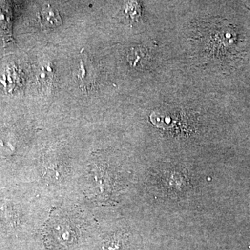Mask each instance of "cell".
I'll list each match as a JSON object with an SVG mask.
<instances>
[{
	"label": "cell",
	"instance_id": "obj_1",
	"mask_svg": "<svg viewBox=\"0 0 250 250\" xmlns=\"http://www.w3.org/2000/svg\"><path fill=\"white\" fill-rule=\"evenodd\" d=\"M85 181V191L99 201H106L117 190L115 174L103 164H93L88 169Z\"/></svg>",
	"mask_w": 250,
	"mask_h": 250
},
{
	"label": "cell",
	"instance_id": "obj_2",
	"mask_svg": "<svg viewBox=\"0 0 250 250\" xmlns=\"http://www.w3.org/2000/svg\"><path fill=\"white\" fill-rule=\"evenodd\" d=\"M49 242L56 248H67L76 242V229L65 219L52 220L48 227Z\"/></svg>",
	"mask_w": 250,
	"mask_h": 250
},
{
	"label": "cell",
	"instance_id": "obj_3",
	"mask_svg": "<svg viewBox=\"0 0 250 250\" xmlns=\"http://www.w3.org/2000/svg\"><path fill=\"white\" fill-rule=\"evenodd\" d=\"M39 22L43 29H54L62 24V18L59 11L49 5L39 13Z\"/></svg>",
	"mask_w": 250,
	"mask_h": 250
},
{
	"label": "cell",
	"instance_id": "obj_4",
	"mask_svg": "<svg viewBox=\"0 0 250 250\" xmlns=\"http://www.w3.org/2000/svg\"><path fill=\"white\" fill-rule=\"evenodd\" d=\"M125 15L127 18H129L130 21H136L141 16V8L136 2H131L125 5Z\"/></svg>",
	"mask_w": 250,
	"mask_h": 250
},
{
	"label": "cell",
	"instance_id": "obj_5",
	"mask_svg": "<svg viewBox=\"0 0 250 250\" xmlns=\"http://www.w3.org/2000/svg\"><path fill=\"white\" fill-rule=\"evenodd\" d=\"M12 220V212L8 206L0 204V225L9 223Z\"/></svg>",
	"mask_w": 250,
	"mask_h": 250
}]
</instances>
